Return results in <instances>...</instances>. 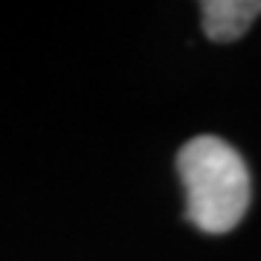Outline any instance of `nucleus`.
Here are the masks:
<instances>
[{
    "instance_id": "f03ea898",
    "label": "nucleus",
    "mask_w": 261,
    "mask_h": 261,
    "mask_svg": "<svg viewBox=\"0 0 261 261\" xmlns=\"http://www.w3.org/2000/svg\"><path fill=\"white\" fill-rule=\"evenodd\" d=\"M200 12L206 35L218 44H229L238 41L261 15V0H206Z\"/></svg>"
},
{
    "instance_id": "f257e3e1",
    "label": "nucleus",
    "mask_w": 261,
    "mask_h": 261,
    "mask_svg": "<svg viewBox=\"0 0 261 261\" xmlns=\"http://www.w3.org/2000/svg\"><path fill=\"white\" fill-rule=\"evenodd\" d=\"M186 215L203 232H229L250 206V171L241 154L218 137H197L177 154Z\"/></svg>"
}]
</instances>
